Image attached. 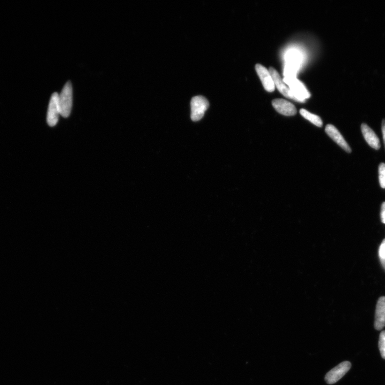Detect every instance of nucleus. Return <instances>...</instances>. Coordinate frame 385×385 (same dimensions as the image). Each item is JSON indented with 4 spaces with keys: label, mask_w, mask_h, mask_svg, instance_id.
<instances>
[{
    "label": "nucleus",
    "mask_w": 385,
    "mask_h": 385,
    "mask_svg": "<svg viewBox=\"0 0 385 385\" xmlns=\"http://www.w3.org/2000/svg\"><path fill=\"white\" fill-rule=\"evenodd\" d=\"M72 87L70 81H67L62 92L58 94V105L60 115L64 118L70 115L72 107Z\"/></svg>",
    "instance_id": "obj_1"
},
{
    "label": "nucleus",
    "mask_w": 385,
    "mask_h": 385,
    "mask_svg": "<svg viewBox=\"0 0 385 385\" xmlns=\"http://www.w3.org/2000/svg\"><path fill=\"white\" fill-rule=\"evenodd\" d=\"M283 80L286 84L289 86L294 100L304 102L306 99L311 97V93L309 92L303 83L296 78L285 77Z\"/></svg>",
    "instance_id": "obj_2"
},
{
    "label": "nucleus",
    "mask_w": 385,
    "mask_h": 385,
    "mask_svg": "<svg viewBox=\"0 0 385 385\" xmlns=\"http://www.w3.org/2000/svg\"><path fill=\"white\" fill-rule=\"evenodd\" d=\"M209 106L205 97L202 96H195L191 102V119L193 121H199L205 115Z\"/></svg>",
    "instance_id": "obj_3"
},
{
    "label": "nucleus",
    "mask_w": 385,
    "mask_h": 385,
    "mask_svg": "<svg viewBox=\"0 0 385 385\" xmlns=\"http://www.w3.org/2000/svg\"><path fill=\"white\" fill-rule=\"evenodd\" d=\"M352 365L349 361H345L332 369L326 375L325 380L330 385L334 384L341 380L350 371Z\"/></svg>",
    "instance_id": "obj_4"
},
{
    "label": "nucleus",
    "mask_w": 385,
    "mask_h": 385,
    "mask_svg": "<svg viewBox=\"0 0 385 385\" xmlns=\"http://www.w3.org/2000/svg\"><path fill=\"white\" fill-rule=\"evenodd\" d=\"M59 115L58 94L54 93L52 94L49 104L47 114L48 124L51 127L55 126L58 122Z\"/></svg>",
    "instance_id": "obj_5"
},
{
    "label": "nucleus",
    "mask_w": 385,
    "mask_h": 385,
    "mask_svg": "<svg viewBox=\"0 0 385 385\" xmlns=\"http://www.w3.org/2000/svg\"><path fill=\"white\" fill-rule=\"evenodd\" d=\"M255 69L257 73L259 75L264 89L269 92H274L275 90V86L269 71L266 67L260 64L256 65Z\"/></svg>",
    "instance_id": "obj_6"
},
{
    "label": "nucleus",
    "mask_w": 385,
    "mask_h": 385,
    "mask_svg": "<svg viewBox=\"0 0 385 385\" xmlns=\"http://www.w3.org/2000/svg\"><path fill=\"white\" fill-rule=\"evenodd\" d=\"M272 104L279 114L284 116H291L297 114V110L295 105L286 100L276 99L273 101Z\"/></svg>",
    "instance_id": "obj_7"
},
{
    "label": "nucleus",
    "mask_w": 385,
    "mask_h": 385,
    "mask_svg": "<svg viewBox=\"0 0 385 385\" xmlns=\"http://www.w3.org/2000/svg\"><path fill=\"white\" fill-rule=\"evenodd\" d=\"M326 132L329 137L333 140L337 144L346 151L347 153H351L352 149L348 143L345 140L343 136L337 128L333 125L328 124L326 128Z\"/></svg>",
    "instance_id": "obj_8"
},
{
    "label": "nucleus",
    "mask_w": 385,
    "mask_h": 385,
    "mask_svg": "<svg viewBox=\"0 0 385 385\" xmlns=\"http://www.w3.org/2000/svg\"><path fill=\"white\" fill-rule=\"evenodd\" d=\"M269 71L272 78H273L275 86H276L279 91L285 97L294 100V97L290 88L286 86L280 75H279L275 69L274 67H270Z\"/></svg>",
    "instance_id": "obj_9"
},
{
    "label": "nucleus",
    "mask_w": 385,
    "mask_h": 385,
    "mask_svg": "<svg viewBox=\"0 0 385 385\" xmlns=\"http://www.w3.org/2000/svg\"><path fill=\"white\" fill-rule=\"evenodd\" d=\"M385 327V297L380 298L377 303L375 314V328L381 330Z\"/></svg>",
    "instance_id": "obj_10"
},
{
    "label": "nucleus",
    "mask_w": 385,
    "mask_h": 385,
    "mask_svg": "<svg viewBox=\"0 0 385 385\" xmlns=\"http://www.w3.org/2000/svg\"><path fill=\"white\" fill-rule=\"evenodd\" d=\"M361 131L368 144L372 148L379 150L381 148L380 140L375 132L366 124H362Z\"/></svg>",
    "instance_id": "obj_11"
},
{
    "label": "nucleus",
    "mask_w": 385,
    "mask_h": 385,
    "mask_svg": "<svg viewBox=\"0 0 385 385\" xmlns=\"http://www.w3.org/2000/svg\"><path fill=\"white\" fill-rule=\"evenodd\" d=\"M300 113L305 119L315 125L320 127L323 126L322 120L319 116L312 114V113L305 109H301L300 110Z\"/></svg>",
    "instance_id": "obj_12"
},
{
    "label": "nucleus",
    "mask_w": 385,
    "mask_h": 385,
    "mask_svg": "<svg viewBox=\"0 0 385 385\" xmlns=\"http://www.w3.org/2000/svg\"><path fill=\"white\" fill-rule=\"evenodd\" d=\"M300 65L296 63L287 62L284 69L285 78H296Z\"/></svg>",
    "instance_id": "obj_13"
},
{
    "label": "nucleus",
    "mask_w": 385,
    "mask_h": 385,
    "mask_svg": "<svg viewBox=\"0 0 385 385\" xmlns=\"http://www.w3.org/2000/svg\"><path fill=\"white\" fill-rule=\"evenodd\" d=\"M286 62L296 63L300 65V56L296 51H290L286 56Z\"/></svg>",
    "instance_id": "obj_14"
},
{
    "label": "nucleus",
    "mask_w": 385,
    "mask_h": 385,
    "mask_svg": "<svg viewBox=\"0 0 385 385\" xmlns=\"http://www.w3.org/2000/svg\"><path fill=\"white\" fill-rule=\"evenodd\" d=\"M379 346L382 357L385 360V331L381 332Z\"/></svg>",
    "instance_id": "obj_15"
},
{
    "label": "nucleus",
    "mask_w": 385,
    "mask_h": 385,
    "mask_svg": "<svg viewBox=\"0 0 385 385\" xmlns=\"http://www.w3.org/2000/svg\"><path fill=\"white\" fill-rule=\"evenodd\" d=\"M379 180L381 186L385 188V164L381 163L379 167Z\"/></svg>",
    "instance_id": "obj_16"
},
{
    "label": "nucleus",
    "mask_w": 385,
    "mask_h": 385,
    "mask_svg": "<svg viewBox=\"0 0 385 385\" xmlns=\"http://www.w3.org/2000/svg\"><path fill=\"white\" fill-rule=\"evenodd\" d=\"M379 255L381 259H385V239L380 247Z\"/></svg>",
    "instance_id": "obj_17"
},
{
    "label": "nucleus",
    "mask_w": 385,
    "mask_h": 385,
    "mask_svg": "<svg viewBox=\"0 0 385 385\" xmlns=\"http://www.w3.org/2000/svg\"><path fill=\"white\" fill-rule=\"evenodd\" d=\"M381 219L384 224H385V202L382 204L381 210Z\"/></svg>",
    "instance_id": "obj_18"
},
{
    "label": "nucleus",
    "mask_w": 385,
    "mask_h": 385,
    "mask_svg": "<svg viewBox=\"0 0 385 385\" xmlns=\"http://www.w3.org/2000/svg\"><path fill=\"white\" fill-rule=\"evenodd\" d=\"M382 132H383V135L384 145L385 147V120H384L382 123Z\"/></svg>",
    "instance_id": "obj_19"
}]
</instances>
